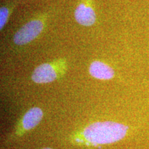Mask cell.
Masks as SVG:
<instances>
[{
    "label": "cell",
    "mask_w": 149,
    "mask_h": 149,
    "mask_svg": "<svg viewBox=\"0 0 149 149\" xmlns=\"http://www.w3.org/2000/svg\"><path fill=\"white\" fill-rule=\"evenodd\" d=\"M43 116L44 113L42 109L38 107L31 108L22 117L20 127L18 128L17 131V133L20 135L22 133H24L36 127L42 121Z\"/></svg>",
    "instance_id": "4"
},
{
    "label": "cell",
    "mask_w": 149,
    "mask_h": 149,
    "mask_svg": "<svg viewBox=\"0 0 149 149\" xmlns=\"http://www.w3.org/2000/svg\"><path fill=\"white\" fill-rule=\"evenodd\" d=\"M129 127L121 123L107 121L93 123L82 131L83 138L91 145L109 144L122 140Z\"/></svg>",
    "instance_id": "1"
},
{
    "label": "cell",
    "mask_w": 149,
    "mask_h": 149,
    "mask_svg": "<svg viewBox=\"0 0 149 149\" xmlns=\"http://www.w3.org/2000/svg\"><path fill=\"white\" fill-rule=\"evenodd\" d=\"M44 26V22L41 19H33L29 22L14 35V43L19 46L29 44L41 34Z\"/></svg>",
    "instance_id": "2"
},
{
    "label": "cell",
    "mask_w": 149,
    "mask_h": 149,
    "mask_svg": "<svg viewBox=\"0 0 149 149\" xmlns=\"http://www.w3.org/2000/svg\"><path fill=\"white\" fill-rule=\"evenodd\" d=\"M89 72L92 77L102 80L111 79L115 76L114 70L100 61H94L91 63Z\"/></svg>",
    "instance_id": "6"
},
{
    "label": "cell",
    "mask_w": 149,
    "mask_h": 149,
    "mask_svg": "<svg viewBox=\"0 0 149 149\" xmlns=\"http://www.w3.org/2000/svg\"><path fill=\"white\" fill-rule=\"evenodd\" d=\"M42 149H53V148H42Z\"/></svg>",
    "instance_id": "8"
},
{
    "label": "cell",
    "mask_w": 149,
    "mask_h": 149,
    "mask_svg": "<svg viewBox=\"0 0 149 149\" xmlns=\"http://www.w3.org/2000/svg\"><path fill=\"white\" fill-rule=\"evenodd\" d=\"M58 68L53 63H46L37 66L33 71V81L37 84H46L55 81L59 77Z\"/></svg>",
    "instance_id": "3"
},
{
    "label": "cell",
    "mask_w": 149,
    "mask_h": 149,
    "mask_svg": "<svg viewBox=\"0 0 149 149\" xmlns=\"http://www.w3.org/2000/svg\"><path fill=\"white\" fill-rule=\"evenodd\" d=\"M9 16V10L6 7H1L0 9V29L2 30Z\"/></svg>",
    "instance_id": "7"
},
{
    "label": "cell",
    "mask_w": 149,
    "mask_h": 149,
    "mask_svg": "<svg viewBox=\"0 0 149 149\" xmlns=\"http://www.w3.org/2000/svg\"><path fill=\"white\" fill-rule=\"evenodd\" d=\"M74 18L80 25L91 26L96 21V15L92 7L82 3L74 10Z\"/></svg>",
    "instance_id": "5"
}]
</instances>
